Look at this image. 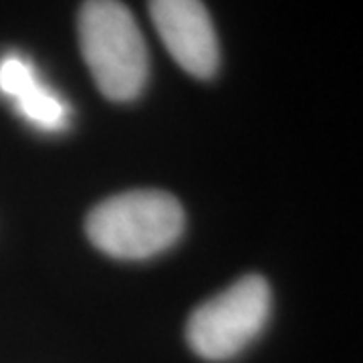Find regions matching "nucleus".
Segmentation results:
<instances>
[{
  "instance_id": "f257e3e1",
  "label": "nucleus",
  "mask_w": 363,
  "mask_h": 363,
  "mask_svg": "<svg viewBox=\"0 0 363 363\" xmlns=\"http://www.w3.org/2000/svg\"><path fill=\"white\" fill-rule=\"evenodd\" d=\"M79 45L97 89L111 101H133L147 81V47L130 9L119 0H85Z\"/></svg>"
},
{
  "instance_id": "f03ea898",
  "label": "nucleus",
  "mask_w": 363,
  "mask_h": 363,
  "mask_svg": "<svg viewBox=\"0 0 363 363\" xmlns=\"http://www.w3.org/2000/svg\"><path fill=\"white\" fill-rule=\"evenodd\" d=\"M184 210L168 192L133 190L111 196L93 208L85 230L93 247L123 260L156 257L184 230Z\"/></svg>"
},
{
  "instance_id": "7ed1b4c3",
  "label": "nucleus",
  "mask_w": 363,
  "mask_h": 363,
  "mask_svg": "<svg viewBox=\"0 0 363 363\" xmlns=\"http://www.w3.org/2000/svg\"><path fill=\"white\" fill-rule=\"evenodd\" d=\"M271 317V286L247 274L196 307L186 323V341L198 357L226 362L259 337Z\"/></svg>"
},
{
  "instance_id": "20e7f679",
  "label": "nucleus",
  "mask_w": 363,
  "mask_h": 363,
  "mask_svg": "<svg viewBox=\"0 0 363 363\" xmlns=\"http://www.w3.org/2000/svg\"><path fill=\"white\" fill-rule=\"evenodd\" d=\"M147 4L172 59L192 77H214L220 67V47L202 0H150Z\"/></svg>"
},
{
  "instance_id": "39448f33",
  "label": "nucleus",
  "mask_w": 363,
  "mask_h": 363,
  "mask_svg": "<svg viewBox=\"0 0 363 363\" xmlns=\"http://www.w3.org/2000/svg\"><path fill=\"white\" fill-rule=\"evenodd\" d=\"M0 93L26 121L43 131H61L69 123V107L49 89L25 57L9 52L0 59Z\"/></svg>"
}]
</instances>
